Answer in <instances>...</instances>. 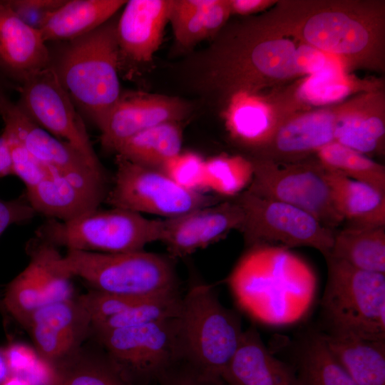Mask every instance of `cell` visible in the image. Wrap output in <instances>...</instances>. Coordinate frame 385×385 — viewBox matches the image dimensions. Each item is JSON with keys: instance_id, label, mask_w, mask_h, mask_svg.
Listing matches in <instances>:
<instances>
[{"instance_id": "cell-1", "label": "cell", "mask_w": 385, "mask_h": 385, "mask_svg": "<svg viewBox=\"0 0 385 385\" xmlns=\"http://www.w3.org/2000/svg\"><path fill=\"white\" fill-rule=\"evenodd\" d=\"M282 36L345 70L385 71V1L279 0L260 15Z\"/></svg>"}, {"instance_id": "cell-2", "label": "cell", "mask_w": 385, "mask_h": 385, "mask_svg": "<svg viewBox=\"0 0 385 385\" xmlns=\"http://www.w3.org/2000/svg\"><path fill=\"white\" fill-rule=\"evenodd\" d=\"M207 62L205 82L226 98L238 92H263L339 63L285 37L261 16L221 30Z\"/></svg>"}, {"instance_id": "cell-3", "label": "cell", "mask_w": 385, "mask_h": 385, "mask_svg": "<svg viewBox=\"0 0 385 385\" xmlns=\"http://www.w3.org/2000/svg\"><path fill=\"white\" fill-rule=\"evenodd\" d=\"M117 21L68 41L55 69L75 106L98 128L103 125L120 94Z\"/></svg>"}, {"instance_id": "cell-4", "label": "cell", "mask_w": 385, "mask_h": 385, "mask_svg": "<svg viewBox=\"0 0 385 385\" xmlns=\"http://www.w3.org/2000/svg\"><path fill=\"white\" fill-rule=\"evenodd\" d=\"M175 324L182 361L221 378L244 331L238 313L220 302L212 286L194 282L182 295Z\"/></svg>"}, {"instance_id": "cell-5", "label": "cell", "mask_w": 385, "mask_h": 385, "mask_svg": "<svg viewBox=\"0 0 385 385\" xmlns=\"http://www.w3.org/2000/svg\"><path fill=\"white\" fill-rule=\"evenodd\" d=\"M172 258L144 250L103 253L68 250L56 260L58 268L78 277L92 289L121 295L150 297L180 292Z\"/></svg>"}, {"instance_id": "cell-6", "label": "cell", "mask_w": 385, "mask_h": 385, "mask_svg": "<svg viewBox=\"0 0 385 385\" xmlns=\"http://www.w3.org/2000/svg\"><path fill=\"white\" fill-rule=\"evenodd\" d=\"M327 280L320 303L322 332L385 341V274L324 257Z\"/></svg>"}, {"instance_id": "cell-7", "label": "cell", "mask_w": 385, "mask_h": 385, "mask_svg": "<svg viewBox=\"0 0 385 385\" xmlns=\"http://www.w3.org/2000/svg\"><path fill=\"white\" fill-rule=\"evenodd\" d=\"M163 220H150L140 213L113 207L88 211L69 220L48 218L36 231V237L68 250L121 253L143 250L160 241Z\"/></svg>"}, {"instance_id": "cell-8", "label": "cell", "mask_w": 385, "mask_h": 385, "mask_svg": "<svg viewBox=\"0 0 385 385\" xmlns=\"http://www.w3.org/2000/svg\"><path fill=\"white\" fill-rule=\"evenodd\" d=\"M91 334L135 385H156L169 370L182 361L175 317Z\"/></svg>"}, {"instance_id": "cell-9", "label": "cell", "mask_w": 385, "mask_h": 385, "mask_svg": "<svg viewBox=\"0 0 385 385\" xmlns=\"http://www.w3.org/2000/svg\"><path fill=\"white\" fill-rule=\"evenodd\" d=\"M244 213L240 230L250 248L268 245L289 249L309 247L329 255L334 231L310 213L287 203L245 190L235 197Z\"/></svg>"}, {"instance_id": "cell-10", "label": "cell", "mask_w": 385, "mask_h": 385, "mask_svg": "<svg viewBox=\"0 0 385 385\" xmlns=\"http://www.w3.org/2000/svg\"><path fill=\"white\" fill-rule=\"evenodd\" d=\"M249 158L254 174L247 190L297 207L331 230L342 224L332 200L325 168L316 156L290 163Z\"/></svg>"}, {"instance_id": "cell-11", "label": "cell", "mask_w": 385, "mask_h": 385, "mask_svg": "<svg viewBox=\"0 0 385 385\" xmlns=\"http://www.w3.org/2000/svg\"><path fill=\"white\" fill-rule=\"evenodd\" d=\"M113 186L104 202L113 207L171 218L216 204L219 200L200 191L185 189L160 170L116 155Z\"/></svg>"}, {"instance_id": "cell-12", "label": "cell", "mask_w": 385, "mask_h": 385, "mask_svg": "<svg viewBox=\"0 0 385 385\" xmlns=\"http://www.w3.org/2000/svg\"><path fill=\"white\" fill-rule=\"evenodd\" d=\"M0 116L3 131L16 139L34 156L59 176L92 194L106 197L107 175L93 167L68 143L63 142L34 123L0 89Z\"/></svg>"}, {"instance_id": "cell-13", "label": "cell", "mask_w": 385, "mask_h": 385, "mask_svg": "<svg viewBox=\"0 0 385 385\" xmlns=\"http://www.w3.org/2000/svg\"><path fill=\"white\" fill-rule=\"evenodd\" d=\"M16 88L19 92L16 104L34 123L72 146L93 167L105 170L82 118L51 65L27 77Z\"/></svg>"}, {"instance_id": "cell-14", "label": "cell", "mask_w": 385, "mask_h": 385, "mask_svg": "<svg viewBox=\"0 0 385 385\" xmlns=\"http://www.w3.org/2000/svg\"><path fill=\"white\" fill-rule=\"evenodd\" d=\"M230 287L244 307L272 288L307 289L314 277L309 267L284 249L255 246L239 261L230 277Z\"/></svg>"}, {"instance_id": "cell-15", "label": "cell", "mask_w": 385, "mask_h": 385, "mask_svg": "<svg viewBox=\"0 0 385 385\" xmlns=\"http://www.w3.org/2000/svg\"><path fill=\"white\" fill-rule=\"evenodd\" d=\"M24 329L38 357L52 365L76 353L91 334L90 315L78 297L46 304Z\"/></svg>"}, {"instance_id": "cell-16", "label": "cell", "mask_w": 385, "mask_h": 385, "mask_svg": "<svg viewBox=\"0 0 385 385\" xmlns=\"http://www.w3.org/2000/svg\"><path fill=\"white\" fill-rule=\"evenodd\" d=\"M342 102L286 116L267 144L250 157L290 163L316 156L319 150L334 141Z\"/></svg>"}, {"instance_id": "cell-17", "label": "cell", "mask_w": 385, "mask_h": 385, "mask_svg": "<svg viewBox=\"0 0 385 385\" xmlns=\"http://www.w3.org/2000/svg\"><path fill=\"white\" fill-rule=\"evenodd\" d=\"M272 89L270 93L279 113H291L342 102L353 94L384 88L378 78H359L349 74L341 63L330 66Z\"/></svg>"}, {"instance_id": "cell-18", "label": "cell", "mask_w": 385, "mask_h": 385, "mask_svg": "<svg viewBox=\"0 0 385 385\" xmlns=\"http://www.w3.org/2000/svg\"><path fill=\"white\" fill-rule=\"evenodd\" d=\"M190 106L172 96L143 91L121 93L101 131V143L114 152L125 140L153 126L181 123L190 114Z\"/></svg>"}, {"instance_id": "cell-19", "label": "cell", "mask_w": 385, "mask_h": 385, "mask_svg": "<svg viewBox=\"0 0 385 385\" xmlns=\"http://www.w3.org/2000/svg\"><path fill=\"white\" fill-rule=\"evenodd\" d=\"M244 213L232 197L163 220L160 241L172 259L183 257L225 237L230 231H240Z\"/></svg>"}, {"instance_id": "cell-20", "label": "cell", "mask_w": 385, "mask_h": 385, "mask_svg": "<svg viewBox=\"0 0 385 385\" xmlns=\"http://www.w3.org/2000/svg\"><path fill=\"white\" fill-rule=\"evenodd\" d=\"M26 250L29 265L9 283L2 298L8 316L24 328L36 309L51 302L60 277L55 263L60 255L57 247L35 237Z\"/></svg>"}, {"instance_id": "cell-21", "label": "cell", "mask_w": 385, "mask_h": 385, "mask_svg": "<svg viewBox=\"0 0 385 385\" xmlns=\"http://www.w3.org/2000/svg\"><path fill=\"white\" fill-rule=\"evenodd\" d=\"M171 0H130L117 21L120 72L125 65L150 61L159 48L169 21Z\"/></svg>"}, {"instance_id": "cell-22", "label": "cell", "mask_w": 385, "mask_h": 385, "mask_svg": "<svg viewBox=\"0 0 385 385\" xmlns=\"http://www.w3.org/2000/svg\"><path fill=\"white\" fill-rule=\"evenodd\" d=\"M51 65L39 31L23 22L6 0H0V72L16 88L31 74Z\"/></svg>"}, {"instance_id": "cell-23", "label": "cell", "mask_w": 385, "mask_h": 385, "mask_svg": "<svg viewBox=\"0 0 385 385\" xmlns=\"http://www.w3.org/2000/svg\"><path fill=\"white\" fill-rule=\"evenodd\" d=\"M334 141L368 157L385 148L384 88L363 92L342 102Z\"/></svg>"}, {"instance_id": "cell-24", "label": "cell", "mask_w": 385, "mask_h": 385, "mask_svg": "<svg viewBox=\"0 0 385 385\" xmlns=\"http://www.w3.org/2000/svg\"><path fill=\"white\" fill-rule=\"evenodd\" d=\"M222 113L229 136L251 155L264 147L282 120L269 93L238 92L225 98Z\"/></svg>"}, {"instance_id": "cell-25", "label": "cell", "mask_w": 385, "mask_h": 385, "mask_svg": "<svg viewBox=\"0 0 385 385\" xmlns=\"http://www.w3.org/2000/svg\"><path fill=\"white\" fill-rule=\"evenodd\" d=\"M221 378L226 385H297L292 366L274 356L255 324L243 331Z\"/></svg>"}, {"instance_id": "cell-26", "label": "cell", "mask_w": 385, "mask_h": 385, "mask_svg": "<svg viewBox=\"0 0 385 385\" xmlns=\"http://www.w3.org/2000/svg\"><path fill=\"white\" fill-rule=\"evenodd\" d=\"M289 363L297 385H357L329 349L319 329H309L293 341Z\"/></svg>"}, {"instance_id": "cell-27", "label": "cell", "mask_w": 385, "mask_h": 385, "mask_svg": "<svg viewBox=\"0 0 385 385\" xmlns=\"http://www.w3.org/2000/svg\"><path fill=\"white\" fill-rule=\"evenodd\" d=\"M325 178L334 207L348 225L385 227V194L326 168Z\"/></svg>"}, {"instance_id": "cell-28", "label": "cell", "mask_w": 385, "mask_h": 385, "mask_svg": "<svg viewBox=\"0 0 385 385\" xmlns=\"http://www.w3.org/2000/svg\"><path fill=\"white\" fill-rule=\"evenodd\" d=\"M127 1L66 0L40 30L45 42L72 41L106 23Z\"/></svg>"}, {"instance_id": "cell-29", "label": "cell", "mask_w": 385, "mask_h": 385, "mask_svg": "<svg viewBox=\"0 0 385 385\" xmlns=\"http://www.w3.org/2000/svg\"><path fill=\"white\" fill-rule=\"evenodd\" d=\"M25 196L36 213L63 221L96 210L104 202L103 197L57 175L47 177L37 185L26 188Z\"/></svg>"}, {"instance_id": "cell-30", "label": "cell", "mask_w": 385, "mask_h": 385, "mask_svg": "<svg viewBox=\"0 0 385 385\" xmlns=\"http://www.w3.org/2000/svg\"><path fill=\"white\" fill-rule=\"evenodd\" d=\"M323 334L332 354L357 385H385V341Z\"/></svg>"}, {"instance_id": "cell-31", "label": "cell", "mask_w": 385, "mask_h": 385, "mask_svg": "<svg viewBox=\"0 0 385 385\" xmlns=\"http://www.w3.org/2000/svg\"><path fill=\"white\" fill-rule=\"evenodd\" d=\"M51 366L49 385H135L98 344L95 349L83 346L76 353Z\"/></svg>"}, {"instance_id": "cell-32", "label": "cell", "mask_w": 385, "mask_h": 385, "mask_svg": "<svg viewBox=\"0 0 385 385\" xmlns=\"http://www.w3.org/2000/svg\"><path fill=\"white\" fill-rule=\"evenodd\" d=\"M327 256L360 270L385 274V227L347 225L335 230Z\"/></svg>"}, {"instance_id": "cell-33", "label": "cell", "mask_w": 385, "mask_h": 385, "mask_svg": "<svg viewBox=\"0 0 385 385\" xmlns=\"http://www.w3.org/2000/svg\"><path fill=\"white\" fill-rule=\"evenodd\" d=\"M180 123L167 122L144 130L125 140L114 152L132 163L161 171L167 161L181 152Z\"/></svg>"}, {"instance_id": "cell-34", "label": "cell", "mask_w": 385, "mask_h": 385, "mask_svg": "<svg viewBox=\"0 0 385 385\" xmlns=\"http://www.w3.org/2000/svg\"><path fill=\"white\" fill-rule=\"evenodd\" d=\"M326 168L338 171L385 194V167L369 157L333 141L316 153Z\"/></svg>"}, {"instance_id": "cell-35", "label": "cell", "mask_w": 385, "mask_h": 385, "mask_svg": "<svg viewBox=\"0 0 385 385\" xmlns=\"http://www.w3.org/2000/svg\"><path fill=\"white\" fill-rule=\"evenodd\" d=\"M254 174L249 158L240 155H220L205 160L204 188L232 198L245 190Z\"/></svg>"}, {"instance_id": "cell-36", "label": "cell", "mask_w": 385, "mask_h": 385, "mask_svg": "<svg viewBox=\"0 0 385 385\" xmlns=\"http://www.w3.org/2000/svg\"><path fill=\"white\" fill-rule=\"evenodd\" d=\"M182 295L180 292L144 299L125 312L92 327L91 333L139 326L175 317L179 311Z\"/></svg>"}, {"instance_id": "cell-37", "label": "cell", "mask_w": 385, "mask_h": 385, "mask_svg": "<svg viewBox=\"0 0 385 385\" xmlns=\"http://www.w3.org/2000/svg\"><path fill=\"white\" fill-rule=\"evenodd\" d=\"M231 16L228 0H213L208 6L172 25L175 40L184 47L213 37Z\"/></svg>"}, {"instance_id": "cell-38", "label": "cell", "mask_w": 385, "mask_h": 385, "mask_svg": "<svg viewBox=\"0 0 385 385\" xmlns=\"http://www.w3.org/2000/svg\"><path fill=\"white\" fill-rule=\"evenodd\" d=\"M78 298L90 315L92 327L148 297L115 294L91 289Z\"/></svg>"}, {"instance_id": "cell-39", "label": "cell", "mask_w": 385, "mask_h": 385, "mask_svg": "<svg viewBox=\"0 0 385 385\" xmlns=\"http://www.w3.org/2000/svg\"><path fill=\"white\" fill-rule=\"evenodd\" d=\"M2 137L8 145L14 175L24 183L26 188H31L51 175L59 176L48 165L34 156L16 139L5 132Z\"/></svg>"}, {"instance_id": "cell-40", "label": "cell", "mask_w": 385, "mask_h": 385, "mask_svg": "<svg viewBox=\"0 0 385 385\" xmlns=\"http://www.w3.org/2000/svg\"><path fill=\"white\" fill-rule=\"evenodd\" d=\"M205 159L192 152H180L163 165L161 171L180 186L199 191L204 188Z\"/></svg>"}, {"instance_id": "cell-41", "label": "cell", "mask_w": 385, "mask_h": 385, "mask_svg": "<svg viewBox=\"0 0 385 385\" xmlns=\"http://www.w3.org/2000/svg\"><path fill=\"white\" fill-rule=\"evenodd\" d=\"M12 11L26 25L39 31L66 0H6Z\"/></svg>"}, {"instance_id": "cell-42", "label": "cell", "mask_w": 385, "mask_h": 385, "mask_svg": "<svg viewBox=\"0 0 385 385\" xmlns=\"http://www.w3.org/2000/svg\"><path fill=\"white\" fill-rule=\"evenodd\" d=\"M36 214V211L29 203L25 194L11 200L0 198V236L9 226L26 222L31 220ZM0 313L6 320L8 314L4 309L1 297Z\"/></svg>"}, {"instance_id": "cell-43", "label": "cell", "mask_w": 385, "mask_h": 385, "mask_svg": "<svg viewBox=\"0 0 385 385\" xmlns=\"http://www.w3.org/2000/svg\"><path fill=\"white\" fill-rule=\"evenodd\" d=\"M156 385H226L222 378L212 376L180 362L169 370Z\"/></svg>"}, {"instance_id": "cell-44", "label": "cell", "mask_w": 385, "mask_h": 385, "mask_svg": "<svg viewBox=\"0 0 385 385\" xmlns=\"http://www.w3.org/2000/svg\"><path fill=\"white\" fill-rule=\"evenodd\" d=\"M7 367L17 372H29L36 363L39 357L31 349L21 344H13L1 351Z\"/></svg>"}, {"instance_id": "cell-45", "label": "cell", "mask_w": 385, "mask_h": 385, "mask_svg": "<svg viewBox=\"0 0 385 385\" xmlns=\"http://www.w3.org/2000/svg\"><path fill=\"white\" fill-rule=\"evenodd\" d=\"M277 0H228L231 15L249 16L270 9Z\"/></svg>"}, {"instance_id": "cell-46", "label": "cell", "mask_w": 385, "mask_h": 385, "mask_svg": "<svg viewBox=\"0 0 385 385\" xmlns=\"http://www.w3.org/2000/svg\"><path fill=\"white\" fill-rule=\"evenodd\" d=\"M14 175L10 152L5 139L0 135V178Z\"/></svg>"}, {"instance_id": "cell-47", "label": "cell", "mask_w": 385, "mask_h": 385, "mask_svg": "<svg viewBox=\"0 0 385 385\" xmlns=\"http://www.w3.org/2000/svg\"><path fill=\"white\" fill-rule=\"evenodd\" d=\"M6 368L7 367L4 356L1 351H0V375L4 374Z\"/></svg>"}, {"instance_id": "cell-48", "label": "cell", "mask_w": 385, "mask_h": 385, "mask_svg": "<svg viewBox=\"0 0 385 385\" xmlns=\"http://www.w3.org/2000/svg\"><path fill=\"white\" fill-rule=\"evenodd\" d=\"M6 83H9V82L6 81V79L3 76V75L0 72V89L5 88V86Z\"/></svg>"}]
</instances>
